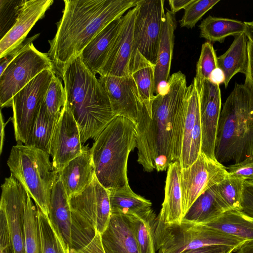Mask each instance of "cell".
<instances>
[{"label": "cell", "mask_w": 253, "mask_h": 253, "mask_svg": "<svg viewBox=\"0 0 253 253\" xmlns=\"http://www.w3.org/2000/svg\"><path fill=\"white\" fill-rule=\"evenodd\" d=\"M188 86L180 71L169 77L153 99L151 115L143 104L135 123L137 162L144 171H165L179 161L187 106Z\"/></svg>", "instance_id": "6da1fadb"}, {"label": "cell", "mask_w": 253, "mask_h": 253, "mask_svg": "<svg viewBox=\"0 0 253 253\" xmlns=\"http://www.w3.org/2000/svg\"><path fill=\"white\" fill-rule=\"evenodd\" d=\"M237 250L231 246H208L187 251L182 253H232Z\"/></svg>", "instance_id": "f6af8a7d"}, {"label": "cell", "mask_w": 253, "mask_h": 253, "mask_svg": "<svg viewBox=\"0 0 253 253\" xmlns=\"http://www.w3.org/2000/svg\"><path fill=\"white\" fill-rule=\"evenodd\" d=\"M48 217L65 244L70 248L72 213L68 197L59 178L54 183L51 192Z\"/></svg>", "instance_id": "d4e9b609"}, {"label": "cell", "mask_w": 253, "mask_h": 253, "mask_svg": "<svg viewBox=\"0 0 253 253\" xmlns=\"http://www.w3.org/2000/svg\"><path fill=\"white\" fill-rule=\"evenodd\" d=\"M72 213L71 241L84 243L106 229L111 216L109 190L95 177L81 192L69 198Z\"/></svg>", "instance_id": "ba28073f"}, {"label": "cell", "mask_w": 253, "mask_h": 253, "mask_svg": "<svg viewBox=\"0 0 253 253\" xmlns=\"http://www.w3.org/2000/svg\"><path fill=\"white\" fill-rule=\"evenodd\" d=\"M135 124L117 116L94 139L90 148L95 176L108 190L129 186L127 176L128 156L137 148Z\"/></svg>", "instance_id": "5b68a950"}, {"label": "cell", "mask_w": 253, "mask_h": 253, "mask_svg": "<svg viewBox=\"0 0 253 253\" xmlns=\"http://www.w3.org/2000/svg\"><path fill=\"white\" fill-rule=\"evenodd\" d=\"M219 0H193L184 9V13L179 20L181 27L192 29L202 17Z\"/></svg>", "instance_id": "ab89813d"}, {"label": "cell", "mask_w": 253, "mask_h": 253, "mask_svg": "<svg viewBox=\"0 0 253 253\" xmlns=\"http://www.w3.org/2000/svg\"><path fill=\"white\" fill-rule=\"evenodd\" d=\"M127 216L140 253H156L153 223L156 214L152 209L138 214Z\"/></svg>", "instance_id": "1f68e13d"}, {"label": "cell", "mask_w": 253, "mask_h": 253, "mask_svg": "<svg viewBox=\"0 0 253 253\" xmlns=\"http://www.w3.org/2000/svg\"><path fill=\"white\" fill-rule=\"evenodd\" d=\"M198 92L202 131L201 152L209 158L216 160L215 147L221 111L219 85L206 80Z\"/></svg>", "instance_id": "2e32d148"}, {"label": "cell", "mask_w": 253, "mask_h": 253, "mask_svg": "<svg viewBox=\"0 0 253 253\" xmlns=\"http://www.w3.org/2000/svg\"><path fill=\"white\" fill-rule=\"evenodd\" d=\"M242 206V211L253 217V182L244 181Z\"/></svg>", "instance_id": "7bdbcfd3"}, {"label": "cell", "mask_w": 253, "mask_h": 253, "mask_svg": "<svg viewBox=\"0 0 253 253\" xmlns=\"http://www.w3.org/2000/svg\"><path fill=\"white\" fill-rule=\"evenodd\" d=\"M84 146L77 123L65 103L56 124L50 143L49 154L58 173L71 160L81 155Z\"/></svg>", "instance_id": "5bb4252c"}, {"label": "cell", "mask_w": 253, "mask_h": 253, "mask_svg": "<svg viewBox=\"0 0 253 253\" xmlns=\"http://www.w3.org/2000/svg\"><path fill=\"white\" fill-rule=\"evenodd\" d=\"M248 39L245 33L234 36V40L228 50L217 57L218 67L224 76V84L226 88L231 79L236 74H246L248 66Z\"/></svg>", "instance_id": "484cf974"}, {"label": "cell", "mask_w": 253, "mask_h": 253, "mask_svg": "<svg viewBox=\"0 0 253 253\" xmlns=\"http://www.w3.org/2000/svg\"><path fill=\"white\" fill-rule=\"evenodd\" d=\"M244 180L228 176L215 184L218 197L227 211H242Z\"/></svg>", "instance_id": "d590c367"}, {"label": "cell", "mask_w": 253, "mask_h": 253, "mask_svg": "<svg viewBox=\"0 0 253 253\" xmlns=\"http://www.w3.org/2000/svg\"><path fill=\"white\" fill-rule=\"evenodd\" d=\"M60 76L66 104L77 123L83 145L89 139L94 140L116 117L99 79L80 56L68 63Z\"/></svg>", "instance_id": "3957f363"}, {"label": "cell", "mask_w": 253, "mask_h": 253, "mask_svg": "<svg viewBox=\"0 0 253 253\" xmlns=\"http://www.w3.org/2000/svg\"><path fill=\"white\" fill-rule=\"evenodd\" d=\"M226 168L229 177L253 182V156Z\"/></svg>", "instance_id": "60d3db41"}, {"label": "cell", "mask_w": 253, "mask_h": 253, "mask_svg": "<svg viewBox=\"0 0 253 253\" xmlns=\"http://www.w3.org/2000/svg\"><path fill=\"white\" fill-rule=\"evenodd\" d=\"M1 188L0 209L6 218L13 252L25 253L24 216L28 193L11 174Z\"/></svg>", "instance_id": "4fadbf2b"}, {"label": "cell", "mask_w": 253, "mask_h": 253, "mask_svg": "<svg viewBox=\"0 0 253 253\" xmlns=\"http://www.w3.org/2000/svg\"><path fill=\"white\" fill-rule=\"evenodd\" d=\"M245 34L247 36L248 41L253 44V21L245 22Z\"/></svg>", "instance_id": "816d5d0a"}, {"label": "cell", "mask_w": 253, "mask_h": 253, "mask_svg": "<svg viewBox=\"0 0 253 253\" xmlns=\"http://www.w3.org/2000/svg\"><path fill=\"white\" fill-rule=\"evenodd\" d=\"M200 37L210 42L222 43L227 37H234L245 30V23L241 21L211 15L204 19L199 25Z\"/></svg>", "instance_id": "f1b7e54d"}, {"label": "cell", "mask_w": 253, "mask_h": 253, "mask_svg": "<svg viewBox=\"0 0 253 253\" xmlns=\"http://www.w3.org/2000/svg\"><path fill=\"white\" fill-rule=\"evenodd\" d=\"M68 198L85 189L95 177L90 148L70 161L58 173Z\"/></svg>", "instance_id": "d6986e66"}, {"label": "cell", "mask_w": 253, "mask_h": 253, "mask_svg": "<svg viewBox=\"0 0 253 253\" xmlns=\"http://www.w3.org/2000/svg\"><path fill=\"white\" fill-rule=\"evenodd\" d=\"M229 176L226 168L200 152L196 161L181 169L180 185L184 216L204 192Z\"/></svg>", "instance_id": "7c38bea8"}, {"label": "cell", "mask_w": 253, "mask_h": 253, "mask_svg": "<svg viewBox=\"0 0 253 253\" xmlns=\"http://www.w3.org/2000/svg\"><path fill=\"white\" fill-rule=\"evenodd\" d=\"M58 120L49 113L43 103L26 145L49 153L52 137Z\"/></svg>", "instance_id": "d6a6232c"}, {"label": "cell", "mask_w": 253, "mask_h": 253, "mask_svg": "<svg viewBox=\"0 0 253 253\" xmlns=\"http://www.w3.org/2000/svg\"><path fill=\"white\" fill-rule=\"evenodd\" d=\"M66 101L64 86L55 74L49 84L43 103L49 113L55 119H59Z\"/></svg>", "instance_id": "74e56055"}, {"label": "cell", "mask_w": 253, "mask_h": 253, "mask_svg": "<svg viewBox=\"0 0 253 253\" xmlns=\"http://www.w3.org/2000/svg\"><path fill=\"white\" fill-rule=\"evenodd\" d=\"M205 225L246 241H253V217L242 211H227Z\"/></svg>", "instance_id": "83f0119b"}, {"label": "cell", "mask_w": 253, "mask_h": 253, "mask_svg": "<svg viewBox=\"0 0 253 253\" xmlns=\"http://www.w3.org/2000/svg\"><path fill=\"white\" fill-rule=\"evenodd\" d=\"M55 74L54 70L42 71L13 97L11 121L17 144L27 142Z\"/></svg>", "instance_id": "9c48e42d"}, {"label": "cell", "mask_w": 253, "mask_h": 253, "mask_svg": "<svg viewBox=\"0 0 253 253\" xmlns=\"http://www.w3.org/2000/svg\"><path fill=\"white\" fill-rule=\"evenodd\" d=\"M226 211L214 185L197 198L182 220L205 225L213 221Z\"/></svg>", "instance_id": "4316f807"}, {"label": "cell", "mask_w": 253, "mask_h": 253, "mask_svg": "<svg viewBox=\"0 0 253 253\" xmlns=\"http://www.w3.org/2000/svg\"><path fill=\"white\" fill-rule=\"evenodd\" d=\"M237 251V253H253V241L245 242Z\"/></svg>", "instance_id": "f907efd6"}, {"label": "cell", "mask_w": 253, "mask_h": 253, "mask_svg": "<svg viewBox=\"0 0 253 253\" xmlns=\"http://www.w3.org/2000/svg\"><path fill=\"white\" fill-rule=\"evenodd\" d=\"M138 0H64L54 38L47 53L55 72L61 76L68 63L102 30L137 5Z\"/></svg>", "instance_id": "7a4b0ae2"}, {"label": "cell", "mask_w": 253, "mask_h": 253, "mask_svg": "<svg viewBox=\"0 0 253 253\" xmlns=\"http://www.w3.org/2000/svg\"><path fill=\"white\" fill-rule=\"evenodd\" d=\"M157 253H182L208 246H231L238 249L246 241L206 225L182 220L179 224L165 223L158 216L153 223Z\"/></svg>", "instance_id": "52a82bcc"}, {"label": "cell", "mask_w": 253, "mask_h": 253, "mask_svg": "<svg viewBox=\"0 0 253 253\" xmlns=\"http://www.w3.org/2000/svg\"><path fill=\"white\" fill-rule=\"evenodd\" d=\"M109 192L112 213L128 215L140 214L152 209V203L135 193L130 186Z\"/></svg>", "instance_id": "f546056e"}, {"label": "cell", "mask_w": 253, "mask_h": 253, "mask_svg": "<svg viewBox=\"0 0 253 253\" xmlns=\"http://www.w3.org/2000/svg\"><path fill=\"white\" fill-rule=\"evenodd\" d=\"M49 153L23 144H17L7 161L11 174L24 187L42 212L48 216L51 192L58 173Z\"/></svg>", "instance_id": "8992f818"}, {"label": "cell", "mask_w": 253, "mask_h": 253, "mask_svg": "<svg viewBox=\"0 0 253 253\" xmlns=\"http://www.w3.org/2000/svg\"><path fill=\"white\" fill-rule=\"evenodd\" d=\"M209 80L219 85L220 84L224 83V76L222 71L219 68L215 69L211 73Z\"/></svg>", "instance_id": "c3c4849f"}, {"label": "cell", "mask_w": 253, "mask_h": 253, "mask_svg": "<svg viewBox=\"0 0 253 253\" xmlns=\"http://www.w3.org/2000/svg\"><path fill=\"white\" fill-rule=\"evenodd\" d=\"M99 80L109 97L115 116L125 117L135 124L143 103L132 77L102 76Z\"/></svg>", "instance_id": "e0dca14e"}, {"label": "cell", "mask_w": 253, "mask_h": 253, "mask_svg": "<svg viewBox=\"0 0 253 253\" xmlns=\"http://www.w3.org/2000/svg\"><path fill=\"white\" fill-rule=\"evenodd\" d=\"M136 6L122 16V23L98 73L100 76L124 77L129 75L133 47Z\"/></svg>", "instance_id": "9a60e30c"}, {"label": "cell", "mask_w": 253, "mask_h": 253, "mask_svg": "<svg viewBox=\"0 0 253 253\" xmlns=\"http://www.w3.org/2000/svg\"><path fill=\"white\" fill-rule=\"evenodd\" d=\"M53 0H25L12 28L0 40V58L19 46L32 27L42 18Z\"/></svg>", "instance_id": "ac0fdd59"}, {"label": "cell", "mask_w": 253, "mask_h": 253, "mask_svg": "<svg viewBox=\"0 0 253 253\" xmlns=\"http://www.w3.org/2000/svg\"><path fill=\"white\" fill-rule=\"evenodd\" d=\"M181 169L178 161L171 163L168 168L164 200L157 215L165 223L179 224L184 217L180 185Z\"/></svg>", "instance_id": "ffe728a7"}, {"label": "cell", "mask_w": 253, "mask_h": 253, "mask_svg": "<svg viewBox=\"0 0 253 253\" xmlns=\"http://www.w3.org/2000/svg\"><path fill=\"white\" fill-rule=\"evenodd\" d=\"M106 253H113V252L107 246L103 244Z\"/></svg>", "instance_id": "f5cc1de1"}, {"label": "cell", "mask_w": 253, "mask_h": 253, "mask_svg": "<svg viewBox=\"0 0 253 253\" xmlns=\"http://www.w3.org/2000/svg\"><path fill=\"white\" fill-rule=\"evenodd\" d=\"M45 70H54L47 53L39 51L31 43L0 75L1 108L12 107L13 97L31 81Z\"/></svg>", "instance_id": "30bf717a"}, {"label": "cell", "mask_w": 253, "mask_h": 253, "mask_svg": "<svg viewBox=\"0 0 253 253\" xmlns=\"http://www.w3.org/2000/svg\"><path fill=\"white\" fill-rule=\"evenodd\" d=\"M253 156V89L236 83L221 111L215 157L221 164Z\"/></svg>", "instance_id": "277c9868"}, {"label": "cell", "mask_w": 253, "mask_h": 253, "mask_svg": "<svg viewBox=\"0 0 253 253\" xmlns=\"http://www.w3.org/2000/svg\"><path fill=\"white\" fill-rule=\"evenodd\" d=\"M247 46L249 61L244 84L253 89V44L248 41Z\"/></svg>", "instance_id": "bcb514c9"}, {"label": "cell", "mask_w": 253, "mask_h": 253, "mask_svg": "<svg viewBox=\"0 0 253 253\" xmlns=\"http://www.w3.org/2000/svg\"><path fill=\"white\" fill-rule=\"evenodd\" d=\"M40 34H37L25 40L19 46L12 50L4 56L0 58V75H1L7 66L19 54L28 48L30 44L37 39Z\"/></svg>", "instance_id": "b9f144b4"}, {"label": "cell", "mask_w": 253, "mask_h": 253, "mask_svg": "<svg viewBox=\"0 0 253 253\" xmlns=\"http://www.w3.org/2000/svg\"><path fill=\"white\" fill-rule=\"evenodd\" d=\"M200 113L199 95L193 81L188 86L187 106L185 116L182 150L179 162L181 169L188 167V160L191 138L197 118Z\"/></svg>", "instance_id": "4dcf8cb0"}, {"label": "cell", "mask_w": 253, "mask_h": 253, "mask_svg": "<svg viewBox=\"0 0 253 253\" xmlns=\"http://www.w3.org/2000/svg\"><path fill=\"white\" fill-rule=\"evenodd\" d=\"M155 65L136 50L132 55L129 64V75L136 84L138 94L149 116L155 97Z\"/></svg>", "instance_id": "cb8c5ba5"}, {"label": "cell", "mask_w": 253, "mask_h": 253, "mask_svg": "<svg viewBox=\"0 0 253 253\" xmlns=\"http://www.w3.org/2000/svg\"><path fill=\"white\" fill-rule=\"evenodd\" d=\"M193 0H169V2L170 7V11L175 14L182 9H185Z\"/></svg>", "instance_id": "7dc6e473"}, {"label": "cell", "mask_w": 253, "mask_h": 253, "mask_svg": "<svg viewBox=\"0 0 253 253\" xmlns=\"http://www.w3.org/2000/svg\"><path fill=\"white\" fill-rule=\"evenodd\" d=\"M36 207L42 253H70L69 247L65 244L48 216Z\"/></svg>", "instance_id": "836d02e7"}, {"label": "cell", "mask_w": 253, "mask_h": 253, "mask_svg": "<svg viewBox=\"0 0 253 253\" xmlns=\"http://www.w3.org/2000/svg\"><path fill=\"white\" fill-rule=\"evenodd\" d=\"M70 253H106L101 235L96 233L87 244L78 250L71 251Z\"/></svg>", "instance_id": "ee69618b"}, {"label": "cell", "mask_w": 253, "mask_h": 253, "mask_svg": "<svg viewBox=\"0 0 253 253\" xmlns=\"http://www.w3.org/2000/svg\"><path fill=\"white\" fill-rule=\"evenodd\" d=\"M122 17L115 19L98 33L80 55L86 66L95 74L99 73L109 49L119 32Z\"/></svg>", "instance_id": "7402d4cb"}, {"label": "cell", "mask_w": 253, "mask_h": 253, "mask_svg": "<svg viewBox=\"0 0 253 253\" xmlns=\"http://www.w3.org/2000/svg\"><path fill=\"white\" fill-rule=\"evenodd\" d=\"M25 0H0V40L15 25Z\"/></svg>", "instance_id": "f35d334b"}, {"label": "cell", "mask_w": 253, "mask_h": 253, "mask_svg": "<svg viewBox=\"0 0 253 253\" xmlns=\"http://www.w3.org/2000/svg\"><path fill=\"white\" fill-rule=\"evenodd\" d=\"M103 244L113 253H140L127 216L112 213L108 225L101 234Z\"/></svg>", "instance_id": "44dd1931"}, {"label": "cell", "mask_w": 253, "mask_h": 253, "mask_svg": "<svg viewBox=\"0 0 253 253\" xmlns=\"http://www.w3.org/2000/svg\"><path fill=\"white\" fill-rule=\"evenodd\" d=\"M177 23L175 14L167 10L163 24L158 57L155 69V93L160 84L167 83L172 58L174 31Z\"/></svg>", "instance_id": "603a6c76"}, {"label": "cell", "mask_w": 253, "mask_h": 253, "mask_svg": "<svg viewBox=\"0 0 253 253\" xmlns=\"http://www.w3.org/2000/svg\"><path fill=\"white\" fill-rule=\"evenodd\" d=\"M217 57L211 43L206 42L202 46L201 54L196 65V74L193 80L197 91L206 80H209L211 73L218 67Z\"/></svg>", "instance_id": "8d00e7d4"}, {"label": "cell", "mask_w": 253, "mask_h": 253, "mask_svg": "<svg viewBox=\"0 0 253 253\" xmlns=\"http://www.w3.org/2000/svg\"><path fill=\"white\" fill-rule=\"evenodd\" d=\"M25 253H42L37 207L28 193L24 216Z\"/></svg>", "instance_id": "e575fe53"}, {"label": "cell", "mask_w": 253, "mask_h": 253, "mask_svg": "<svg viewBox=\"0 0 253 253\" xmlns=\"http://www.w3.org/2000/svg\"><path fill=\"white\" fill-rule=\"evenodd\" d=\"M164 3V0H138L136 6L132 55L138 50L155 65L166 14Z\"/></svg>", "instance_id": "8fae6325"}, {"label": "cell", "mask_w": 253, "mask_h": 253, "mask_svg": "<svg viewBox=\"0 0 253 253\" xmlns=\"http://www.w3.org/2000/svg\"><path fill=\"white\" fill-rule=\"evenodd\" d=\"M9 121H11V118H10L7 122L5 123L3 121L2 115L0 112V154H1L2 151L3 146L4 144V129L6 124Z\"/></svg>", "instance_id": "681fc988"}]
</instances>
